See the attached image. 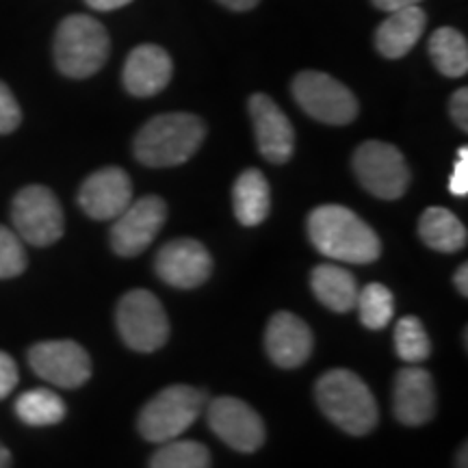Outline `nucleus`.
<instances>
[{"mask_svg":"<svg viewBox=\"0 0 468 468\" xmlns=\"http://www.w3.org/2000/svg\"><path fill=\"white\" fill-rule=\"evenodd\" d=\"M16 414L27 425H57L66 417V403L50 388H33L17 397Z\"/></svg>","mask_w":468,"mask_h":468,"instance_id":"obj_24","label":"nucleus"},{"mask_svg":"<svg viewBox=\"0 0 468 468\" xmlns=\"http://www.w3.org/2000/svg\"><path fill=\"white\" fill-rule=\"evenodd\" d=\"M17 365L7 351H0V399L11 395V390L17 386Z\"/></svg>","mask_w":468,"mask_h":468,"instance_id":"obj_31","label":"nucleus"},{"mask_svg":"<svg viewBox=\"0 0 468 468\" xmlns=\"http://www.w3.org/2000/svg\"><path fill=\"white\" fill-rule=\"evenodd\" d=\"M468 449H466V444H462V449H460V453H458V468H466V460H468Z\"/></svg>","mask_w":468,"mask_h":468,"instance_id":"obj_38","label":"nucleus"},{"mask_svg":"<svg viewBox=\"0 0 468 468\" xmlns=\"http://www.w3.org/2000/svg\"><path fill=\"white\" fill-rule=\"evenodd\" d=\"M455 286H458V291L462 295H468V267L466 262L458 269V273H455Z\"/></svg>","mask_w":468,"mask_h":468,"instance_id":"obj_36","label":"nucleus"},{"mask_svg":"<svg viewBox=\"0 0 468 468\" xmlns=\"http://www.w3.org/2000/svg\"><path fill=\"white\" fill-rule=\"evenodd\" d=\"M11 219L17 237L37 248H48L63 237V208L48 186L31 185L17 191Z\"/></svg>","mask_w":468,"mask_h":468,"instance_id":"obj_8","label":"nucleus"},{"mask_svg":"<svg viewBox=\"0 0 468 468\" xmlns=\"http://www.w3.org/2000/svg\"><path fill=\"white\" fill-rule=\"evenodd\" d=\"M218 3H221L224 7L232 11H248V9H254L261 0H218Z\"/></svg>","mask_w":468,"mask_h":468,"instance_id":"obj_35","label":"nucleus"},{"mask_svg":"<svg viewBox=\"0 0 468 468\" xmlns=\"http://www.w3.org/2000/svg\"><path fill=\"white\" fill-rule=\"evenodd\" d=\"M150 468H210V452L196 441H167L152 455Z\"/></svg>","mask_w":468,"mask_h":468,"instance_id":"obj_25","label":"nucleus"},{"mask_svg":"<svg viewBox=\"0 0 468 468\" xmlns=\"http://www.w3.org/2000/svg\"><path fill=\"white\" fill-rule=\"evenodd\" d=\"M154 269L163 282L176 289H196L213 273V256L200 241L176 239L163 245L156 254Z\"/></svg>","mask_w":468,"mask_h":468,"instance_id":"obj_13","label":"nucleus"},{"mask_svg":"<svg viewBox=\"0 0 468 468\" xmlns=\"http://www.w3.org/2000/svg\"><path fill=\"white\" fill-rule=\"evenodd\" d=\"M250 115L261 154L276 165L289 161L295 150V131L282 109L267 93H254L250 98Z\"/></svg>","mask_w":468,"mask_h":468,"instance_id":"obj_15","label":"nucleus"},{"mask_svg":"<svg viewBox=\"0 0 468 468\" xmlns=\"http://www.w3.org/2000/svg\"><path fill=\"white\" fill-rule=\"evenodd\" d=\"M28 365L58 388H79L91 378L90 354L74 341H44L28 351Z\"/></svg>","mask_w":468,"mask_h":468,"instance_id":"obj_11","label":"nucleus"},{"mask_svg":"<svg viewBox=\"0 0 468 468\" xmlns=\"http://www.w3.org/2000/svg\"><path fill=\"white\" fill-rule=\"evenodd\" d=\"M207 395L189 384H174L145 403L139 414V431L150 442H167L183 436V431L200 417Z\"/></svg>","mask_w":468,"mask_h":468,"instance_id":"obj_5","label":"nucleus"},{"mask_svg":"<svg viewBox=\"0 0 468 468\" xmlns=\"http://www.w3.org/2000/svg\"><path fill=\"white\" fill-rule=\"evenodd\" d=\"M172 69V58L161 46H137L124 63V87L137 98L156 96L167 87Z\"/></svg>","mask_w":468,"mask_h":468,"instance_id":"obj_18","label":"nucleus"},{"mask_svg":"<svg viewBox=\"0 0 468 468\" xmlns=\"http://www.w3.org/2000/svg\"><path fill=\"white\" fill-rule=\"evenodd\" d=\"M393 408L399 423L419 427L436 414V386L430 373L417 365L401 368L395 378Z\"/></svg>","mask_w":468,"mask_h":468,"instance_id":"obj_16","label":"nucleus"},{"mask_svg":"<svg viewBox=\"0 0 468 468\" xmlns=\"http://www.w3.org/2000/svg\"><path fill=\"white\" fill-rule=\"evenodd\" d=\"M308 237L319 254L349 265H368L382 254L376 230L338 204L317 207L308 215Z\"/></svg>","mask_w":468,"mask_h":468,"instance_id":"obj_1","label":"nucleus"},{"mask_svg":"<svg viewBox=\"0 0 468 468\" xmlns=\"http://www.w3.org/2000/svg\"><path fill=\"white\" fill-rule=\"evenodd\" d=\"M232 207L243 226H259L267 219L271 208L269 183L261 169H245L232 189Z\"/></svg>","mask_w":468,"mask_h":468,"instance_id":"obj_20","label":"nucleus"},{"mask_svg":"<svg viewBox=\"0 0 468 468\" xmlns=\"http://www.w3.org/2000/svg\"><path fill=\"white\" fill-rule=\"evenodd\" d=\"M319 408L332 423L351 436H365L376 430L379 412L371 388L349 368H332L319 378Z\"/></svg>","mask_w":468,"mask_h":468,"instance_id":"obj_3","label":"nucleus"},{"mask_svg":"<svg viewBox=\"0 0 468 468\" xmlns=\"http://www.w3.org/2000/svg\"><path fill=\"white\" fill-rule=\"evenodd\" d=\"M109 33L96 17L68 16L55 35V63L69 79H90L109 58Z\"/></svg>","mask_w":468,"mask_h":468,"instance_id":"obj_4","label":"nucleus"},{"mask_svg":"<svg viewBox=\"0 0 468 468\" xmlns=\"http://www.w3.org/2000/svg\"><path fill=\"white\" fill-rule=\"evenodd\" d=\"M85 3L96 11H113L120 7H126V5L133 3V0H85Z\"/></svg>","mask_w":468,"mask_h":468,"instance_id":"obj_34","label":"nucleus"},{"mask_svg":"<svg viewBox=\"0 0 468 468\" xmlns=\"http://www.w3.org/2000/svg\"><path fill=\"white\" fill-rule=\"evenodd\" d=\"M11 466V453L9 449L0 442V468H9Z\"/></svg>","mask_w":468,"mask_h":468,"instance_id":"obj_37","label":"nucleus"},{"mask_svg":"<svg viewBox=\"0 0 468 468\" xmlns=\"http://www.w3.org/2000/svg\"><path fill=\"white\" fill-rule=\"evenodd\" d=\"M430 55L436 69L449 79H460L468 72L466 37L452 27L434 31L430 37Z\"/></svg>","mask_w":468,"mask_h":468,"instance_id":"obj_23","label":"nucleus"},{"mask_svg":"<svg viewBox=\"0 0 468 468\" xmlns=\"http://www.w3.org/2000/svg\"><path fill=\"white\" fill-rule=\"evenodd\" d=\"M133 202V183L120 167H104L93 172L80 185L79 204L91 219L107 221L124 213Z\"/></svg>","mask_w":468,"mask_h":468,"instance_id":"obj_14","label":"nucleus"},{"mask_svg":"<svg viewBox=\"0 0 468 468\" xmlns=\"http://www.w3.org/2000/svg\"><path fill=\"white\" fill-rule=\"evenodd\" d=\"M360 185L379 200H399L410 185V169L399 148L384 142H365L354 154Z\"/></svg>","mask_w":468,"mask_h":468,"instance_id":"obj_9","label":"nucleus"},{"mask_svg":"<svg viewBox=\"0 0 468 468\" xmlns=\"http://www.w3.org/2000/svg\"><path fill=\"white\" fill-rule=\"evenodd\" d=\"M22 122V111L16 96L7 85L0 80V134L14 133Z\"/></svg>","mask_w":468,"mask_h":468,"instance_id":"obj_29","label":"nucleus"},{"mask_svg":"<svg viewBox=\"0 0 468 468\" xmlns=\"http://www.w3.org/2000/svg\"><path fill=\"white\" fill-rule=\"evenodd\" d=\"M204 122L191 113H165L142 126L133 144L139 163L148 167L183 165L204 142Z\"/></svg>","mask_w":468,"mask_h":468,"instance_id":"obj_2","label":"nucleus"},{"mask_svg":"<svg viewBox=\"0 0 468 468\" xmlns=\"http://www.w3.org/2000/svg\"><path fill=\"white\" fill-rule=\"evenodd\" d=\"M371 3L376 5L378 9L386 11V14H393V11L414 7V5H419L420 0H371Z\"/></svg>","mask_w":468,"mask_h":468,"instance_id":"obj_33","label":"nucleus"},{"mask_svg":"<svg viewBox=\"0 0 468 468\" xmlns=\"http://www.w3.org/2000/svg\"><path fill=\"white\" fill-rule=\"evenodd\" d=\"M356 306H358L360 321L368 330H382V327L390 324L395 314L393 292L379 282L367 284L365 289L358 291Z\"/></svg>","mask_w":468,"mask_h":468,"instance_id":"obj_26","label":"nucleus"},{"mask_svg":"<svg viewBox=\"0 0 468 468\" xmlns=\"http://www.w3.org/2000/svg\"><path fill=\"white\" fill-rule=\"evenodd\" d=\"M115 324L120 336L134 351L152 354L169 338V321L159 297L145 289L126 292L117 303Z\"/></svg>","mask_w":468,"mask_h":468,"instance_id":"obj_6","label":"nucleus"},{"mask_svg":"<svg viewBox=\"0 0 468 468\" xmlns=\"http://www.w3.org/2000/svg\"><path fill=\"white\" fill-rule=\"evenodd\" d=\"M314 338L306 321L292 313H276L267 324L265 347L269 358L282 368H297L310 358Z\"/></svg>","mask_w":468,"mask_h":468,"instance_id":"obj_17","label":"nucleus"},{"mask_svg":"<svg viewBox=\"0 0 468 468\" xmlns=\"http://www.w3.org/2000/svg\"><path fill=\"white\" fill-rule=\"evenodd\" d=\"M395 349L397 356L408 365H420L430 358L431 345L425 327L414 314L399 319L395 327Z\"/></svg>","mask_w":468,"mask_h":468,"instance_id":"obj_27","label":"nucleus"},{"mask_svg":"<svg viewBox=\"0 0 468 468\" xmlns=\"http://www.w3.org/2000/svg\"><path fill=\"white\" fill-rule=\"evenodd\" d=\"M449 111H452V117L453 122L458 124L462 131H468V90L466 87H462L453 93L452 98V104H449Z\"/></svg>","mask_w":468,"mask_h":468,"instance_id":"obj_32","label":"nucleus"},{"mask_svg":"<svg viewBox=\"0 0 468 468\" xmlns=\"http://www.w3.org/2000/svg\"><path fill=\"white\" fill-rule=\"evenodd\" d=\"M449 191L460 197L468 193V148H460L458 152V161H455L452 180H449Z\"/></svg>","mask_w":468,"mask_h":468,"instance_id":"obj_30","label":"nucleus"},{"mask_svg":"<svg viewBox=\"0 0 468 468\" xmlns=\"http://www.w3.org/2000/svg\"><path fill=\"white\" fill-rule=\"evenodd\" d=\"M317 300L335 313H349L358 300V282L341 265H319L310 276Z\"/></svg>","mask_w":468,"mask_h":468,"instance_id":"obj_21","label":"nucleus"},{"mask_svg":"<svg viewBox=\"0 0 468 468\" xmlns=\"http://www.w3.org/2000/svg\"><path fill=\"white\" fill-rule=\"evenodd\" d=\"M419 234L425 245L431 250L444 251V254H453L466 245V228L462 221L455 218L452 210L442 207H431L423 210L419 219Z\"/></svg>","mask_w":468,"mask_h":468,"instance_id":"obj_22","label":"nucleus"},{"mask_svg":"<svg viewBox=\"0 0 468 468\" xmlns=\"http://www.w3.org/2000/svg\"><path fill=\"white\" fill-rule=\"evenodd\" d=\"M292 96L310 117L330 126H345L358 115V101L341 80L325 72L297 74L292 80Z\"/></svg>","mask_w":468,"mask_h":468,"instance_id":"obj_7","label":"nucleus"},{"mask_svg":"<svg viewBox=\"0 0 468 468\" xmlns=\"http://www.w3.org/2000/svg\"><path fill=\"white\" fill-rule=\"evenodd\" d=\"M165 219L167 207L159 196L139 197L115 218L111 228V248L115 254L126 256V259L142 254L161 232Z\"/></svg>","mask_w":468,"mask_h":468,"instance_id":"obj_10","label":"nucleus"},{"mask_svg":"<svg viewBox=\"0 0 468 468\" xmlns=\"http://www.w3.org/2000/svg\"><path fill=\"white\" fill-rule=\"evenodd\" d=\"M27 269V251L14 230L0 226V280L20 276Z\"/></svg>","mask_w":468,"mask_h":468,"instance_id":"obj_28","label":"nucleus"},{"mask_svg":"<svg viewBox=\"0 0 468 468\" xmlns=\"http://www.w3.org/2000/svg\"><path fill=\"white\" fill-rule=\"evenodd\" d=\"M427 16L425 11L414 5L399 11H393L378 27L376 46L386 58H401L417 46L420 35L425 31Z\"/></svg>","mask_w":468,"mask_h":468,"instance_id":"obj_19","label":"nucleus"},{"mask_svg":"<svg viewBox=\"0 0 468 468\" xmlns=\"http://www.w3.org/2000/svg\"><path fill=\"white\" fill-rule=\"evenodd\" d=\"M208 425L228 447L241 453L259 452L267 436L261 414L237 397L210 401Z\"/></svg>","mask_w":468,"mask_h":468,"instance_id":"obj_12","label":"nucleus"}]
</instances>
